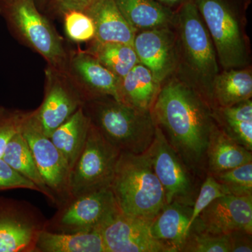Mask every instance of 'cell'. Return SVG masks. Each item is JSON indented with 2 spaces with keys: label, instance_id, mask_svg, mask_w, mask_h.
<instances>
[{
  "label": "cell",
  "instance_id": "obj_1",
  "mask_svg": "<svg viewBox=\"0 0 252 252\" xmlns=\"http://www.w3.org/2000/svg\"><path fill=\"white\" fill-rule=\"evenodd\" d=\"M152 113L156 124L186 165L204 180L207 145L215 124L213 110L206 101L172 76L162 84Z\"/></svg>",
  "mask_w": 252,
  "mask_h": 252
},
{
  "label": "cell",
  "instance_id": "obj_2",
  "mask_svg": "<svg viewBox=\"0 0 252 252\" xmlns=\"http://www.w3.org/2000/svg\"><path fill=\"white\" fill-rule=\"evenodd\" d=\"M172 26L177 44L174 76L198 93L211 107L212 86L220 72V64L213 41L194 0L178 8Z\"/></svg>",
  "mask_w": 252,
  "mask_h": 252
},
{
  "label": "cell",
  "instance_id": "obj_3",
  "mask_svg": "<svg viewBox=\"0 0 252 252\" xmlns=\"http://www.w3.org/2000/svg\"><path fill=\"white\" fill-rule=\"evenodd\" d=\"M122 213L152 222L167 205L148 154L122 152L110 185Z\"/></svg>",
  "mask_w": 252,
  "mask_h": 252
},
{
  "label": "cell",
  "instance_id": "obj_4",
  "mask_svg": "<svg viewBox=\"0 0 252 252\" xmlns=\"http://www.w3.org/2000/svg\"><path fill=\"white\" fill-rule=\"evenodd\" d=\"M83 107L91 124L121 152L144 153L155 138L152 111L134 108L108 96L87 101Z\"/></svg>",
  "mask_w": 252,
  "mask_h": 252
},
{
  "label": "cell",
  "instance_id": "obj_5",
  "mask_svg": "<svg viewBox=\"0 0 252 252\" xmlns=\"http://www.w3.org/2000/svg\"><path fill=\"white\" fill-rule=\"evenodd\" d=\"M13 33L42 56L48 65L65 72L68 53L52 25L39 12L35 0H14L0 6Z\"/></svg>",
  "mask_w": 252,
  "mask_h": 252
},
{
  "label": "cell",
  "instance_id": "obj_6",
  "mask_svg": "<svg viewBox=\"0 0 252 252\" xmlns=\"http://www.w3.org/2000/svg\"><path fill=\"white\" fill-rule=\"evenodd\" d=\"M211 36L223 69L243 68L248 63L241 22L228 0H194Z\"/></svg>",
  "mask_w": 252,
  "mask_h": 252
},
{
  "label": "cell",
  "instance_id": "obj_7",
  "mask_svg": "<svg viewBox=\"0 0 252 252\" xmlns=\"http://www.w3.org/2000/svg\"><path fill=\"white\" fill-rule=\"evenodd\" d=\"M121 153L91 122L84 148L70 171L71 199L110 187Z\"/></svg>",
  "mask_w": 252,
  "mask_h": 252
},
{
  "label": "cell",
  "instance_id": "obj_8",
  "mask_svg": "<svg viewBox=\"0 0 252 252\" xmlns=\"http://www.w3.org/2000/svg\"><path fill=\"white\" fill-rule=\"evenodd\" d=\"M147 153L163 189L167 205L177 202L193 207L201 180L186 165L158 126Z\"/></svg>",
  "mask_w": 252,
  "mask_h": 252
},
{
  "label": "cell",
  "instance_id": "obj_9",
  "mask_svg": "<svg viewBox=\"0 0 252 252\" xmlns=\"http://www.w3.org/2000/svg\"><path fill=\"white\" fill-rule=\"evenodd\" d=\"M21 132L47 188L55 198L58 195L63 201L69 200L70 169L50 137L44 135L34 110L27 112Z\"/></svg>",
  "mask_w": 252,
  "mask_h": 252
},
{
  "label": "cell",
  "instance_id": "obj_10",
  "mask_svg": "<svg viewBox=\"0 0 252 252\" xmlns=\"http://www.w3.org/2000/svg\"><path fill=\"white\" fill-rule=\"evenodd\" d=\"M42 103L34 110L44 135L50 137L66 122L84 101L77 86L65 72L47 65Z\"/></svg>",
  "mask_w": 252,
  "mask_h": 252
},
{
  "label": "cell",
  "instance_id": "obj_11",
  "mask_svg": "<svg viewBox=\"0 0 252 252\" xmlns=\"http://www.w3.org/2000/svg\"><path fill=\"white\" fill-rule=\"evenodd\" d=\"M69 201L58 220L62 232L101 230L122 213L110 187L89 192Z\"/></svg>",
  "mask_w": 252,
  "mask_h": 252
},
{
  "label": "cell",
  "instance_id": "obj_12",
  "mask_svg": "<svg viewBox=\"0 0 252 252\" xmlns=\"http://www.w3.org/2000/svg\"><path fill=\"white\" fill-rule=\"evenodd\" d=\"M132 46L140 63L148 68L161 85L175 75L177 44L173 26L139 32Z\"/></svg>",
  "mask_w": 252,
  "mask_h": 252
},
{
  "label": "cell",
  "instance_id": "obj_13",
  "mask_svg": "<svg viewBox=\"0 0 252 252\" xmlns=\"http://www.w3.org/2000/svg\"><path fill=\"white\" fill-rule=\"evenodd\" d=\"M190 228L214 235H228L236 230L252 233V196L225 195L215 199Z\"/></svg>",
  "mask_w": 252,
  "mask_h": 252
},
{
  "label": "cell",
  "instance_id": "obj_14",
  "mask_svg": "<svg viewBox=\"0 0 252 252\" xmlns=\"http://www.w3.org/2000/svg\"><path fill=\"white\" fill-rule=\"evenodd\" d=\"M65 72L85 102L106 96L118 100L120 79L86 51L79 50L68 54Z\"/></svg>",
  "mask_w": 252,
  "mask_h": 252
},
{
  "label": "cell",
  "instance_id": "obj_15",
  "mask_svg": "<svg viewBox=\"0 0 252 252\" xmlns=\"http://www.w3.org/2000/svg\"><path fill=\"white\" fill-rule=\"evenodd\" d=\"M152 222L119 214L100 230L106 251L169 252L151 233Z\"/></svg>",
  "mask_w": 252,
  "mask_h": 252
},
{
  "label": "cell",
  "instance_id": "obj_16",
  "mask_svg": "<svg viewBox=\"0 0 252 252\" xmlns=\"http://www.w3.org/2000/svg\"><path fill=\"white\" fill-rule=\"evenodd\" d=\"M44 229L20 205L0 200V252H35L38 235Z\"/></svg>",
  "mask_w": 252,
  "mask_h": 252
},
{
  "label": "cell",
  "instance_id": "obj_17",
  "mask_svg": "<svg viewBox=\"0 0 252 252\" xmlns=\"http://www.w3.org/2000/svg\"><path fill=\"white\" fill-rule=\"evenodd\" d=\"M94 21V40L133 44L137 32L127 23L114 0H94L85 10Z\"/></svg>",
  "mask_w": 252,
  "mask_h": 252
},
{
  "label": "cell",
  "instance_id": "obj_18",
  "mask_svg": "<svg viewBox=\"0 0 252 252\" xmlns=\"http://www.w3.org/2000/svg\"><path fill=\"white\" fill-rule=\"evenodd\" d=\"M193 207L172 202L159 212L151 223V233L169 252H180L188 233Z\"/></svg>",
  "mask_w": 252,
  "mask_h": 252
},
{
  "label": "cell",
  "instance_id": "obj_19",
  "mask_svg": "<svg viewBox=\"0 0 252 252\" xmlns=\"http://www.w3.org/2000/svg\"><path fill=\"white\" fill-rule=\"evenodd\" d=\"M161 86L148 68L138 63L119 79L118 101L140 110L152 111Z\"/></svg>",
  "mask_w": 252,
  "mask_h": 252
},
{
  "label": "cell",
  "instance_id": "obj_20",
  "mask_svg": "<svg viewBox=\"0 0 252 252\" xmlns=\"http://www.w3.org/2000/svg\"><path fill=\"white\" fill-rule=\"evenodd\" d=\"M250 162H252V152L230 139L215 124L207 148V175H215Z\"/></svg>",
  "mask_w": 252,
  "mask_h": 252
},
{
  "label": "cell",
  "instance_id": "obj_21",
  "mask_svg": "<svg viewBox=\"0 0 252 252\" xmlns=\"http://www.w3.org/2000/svg\"><path fill=\"white\" fill-rule=\"evenodd\" d=\"M36 252H107L100 230L49 231L45 228L38 235Z\"/></svg>",
  "mask_w": 252,
  "mask_h": 252
},
{
  "label": "cell",
  "instance_id": "obj_22",
  "mask_svg": "<svg viewBox=\"0 0 252 252\" xmlns=\"http://www.w3.org/2000/svg\"><path fill=\"white\" fill-rule=\"evenodd\" d=\"M252 73L249 68H233L220 71L212 86V110L234 105L252 99Z\"/></svg>",
  "mask_w": 252,
  "mask_h": 252
},
{
  "label": "cell",
  "instance_id": "obj_23",
  "mask_svg": "<svg viewBox=\"0 0 252 252\" xmlns=\"http://www.w3.org/2000/svg\"><path fill=\"white\" fill-rule=\"evenodd\" d=\"M127 23L136 32L172 26L175 12L155 0H114Z\"/></svg>",
  "mask_w": 252,
  "mask_h": 252
},
{
  "label": "cell",
  "instance_id": "obj_24",
  "mask_svg": "<svg viewBox=\"0 0 252 252\" xmlns=\"http://www.w3.org/2000/svg\"><path fill=\"white\" fill-rule=\"evenodd\" d=\"M83 106L50 136L67 162L70 171L84 148L91 125L90 119Z\"/></svg>",
  "mask_w": 252,
  "mask_h": 252
},
{
  "label": "cell",
  "instance_id": "obj_25",
  "mask_svg": "<svg viewBox=\"0 0 252 252\" xmlns=\"http://www.w3.org/2000/svg\"><path fill=\"white\" fill-rule=\"evenodd\" d=\"M1 158L18 173L33 182L39 189L40 193L53 202L56 201L54 195L44 183L27 141L21 130L15 134L6 144Z\"/></svg>",
  "mask_w": 252,
  "mask_h": 252
},
{
  "label": "cell",
  "instance_id": "obj_26",
  "mask_svg": "<svg viewBox=\"0 0 252 252\" xmlns=\"http://www.w3.org/2000/svg\"><path fill=\"white\" fill-rule=\"evenodd\" d=\"M85 50L118 78L124 77L140 63L133 46L117 42L91 41Z\"/></svg>",
  "mask_w": 252,
  "mask_h": 252
},
{
  "label": "cell",
  "instance_id": "obj_27",
  "mask_svg": "<svg viewBox=\"0 0 252 252\" xmlns=\"http://www.w3.org/2000/svg\"><path fill=\"white\" fill-rule=\"evenodd\" d=\"M213 118L225 135L252 152V114L248 109L242 106L215 109Z\"/></svg>",
  "mask_w": 252,
  "mask_h": 252
},
{
  "label": "cell",
  "instance_id": "obj_28",
  "mask_svg": "<svg viewBox=\"0 0 252 252\" xmlns=\"http://www.w3.org/2000/svg\"><path fill=\"white\" fill-rule=\"evenodd\" d=\"M212 175L227 195L252 196V162Z\"/></svg>",
  "mask_w": 252,
  "mask_h": 252
},
{
  "label": "cell",
  "instance_id": "obj_29",
  "mask_svg": "<svg viewBox=\"0 0 252 252\" xmlns=\"http://www.w3.org/2000/svg\"><path fill=\"white\" fill-rule=\"evenodd\" d=\"M230 252L228 235H214L190 228L181 252Z\"/></svg>",
  "mask_w": 252,
  "mask_h": 252
},
{
  "label": "cell",
  "instance_id": "obj_30",
  "mask_svg": "<svg viewBox=\"0 0 252 252\" xmlns=\"http://www.w3.org/2000/svg\"><path fill=\"white\" fill-rule=\"evenodd\" d=\"M64 29L69 40L75 43L94 40L95 29L94 21L85 11H68L63 15Z\"/></svg>",
  "mask_w": 252,
  "mask_h": 252
},
{
  "label": "cell",
  "instance_id": "obj_31",
  "mask_svg": "<svg viewBox=\"0 0 252 252\" xmlns=\"http://www.w3.org/2000/svg\"><path fill=\"white\" fill-rule=\"evenodd\" d=\"M225 195L227 193L223 187L212 175H207L200 185L198 195L193 204L188 232L194 220L213 200Z\"/></svg>",
  "mask_w": 252,
  "mask_h": 252
},
{
  "label": "cell",
  "instance_id": "obj_32",
  "mask_svg": "<svg viewBox=\"0 0 252 252\" xmlns=\"http://www.w3.org/2000/svg\"><path fill=\"white\" fill-rule=\"evenodd\" d=\"M27 112L0 106V158L11 137L19 132Z\"/></svg>",
  "mask_w": 252,
  "mask_h": 252
},
{
  "label": "cell",
  "instance_id": "obj_33",
  "mask_svg": "<svg viewBox=\"0 0 252 252\" xmlns=\"http://www.w3.org/2000/svg\"><path fill=\"white\" fill-rule=\"evenodd\" d=\"M25 189L40 192L33 182L8 165L0 158V190L9 189Z\"/></svg>",
  "mask_w": 252,
  "mask_h": 252
},
{
  "label": "cell",
  "instance_id": "obj_34",
  "mask_svg": "<svg viewBox=\"0 0 252 252\" xmlns=\"http://www.w3.org/2000/svg\"><path fill=\"white\" fill-rule=\"evenodd\" d=\"M94 0H49L51 8L57 14L61 15L68 11H84Z\"/></svg>",
  "mask_w": 252,
  "mask_h": 252
},
{
  "label": "cell",
  "instance_id": "obj_35",
  "mask_svg": "<svg viewBox=\"0 0 252 252\" xmlns=\"http://www.w3.org/2000/svg\"><path fill=\"white\" fill-rule=\"evenodd\" d=\"M252 235L245 230H236L228 234L230 252H252Z\"/></svg>",
  "mask_w": 252,
  "mask_h": 252
},
{
  "label": "cell",
  "instance_id": "obj_36",
  "mask_svg": "<svg viewBox=\"0 0 252 252\" xmlns=\"http://www.w3.org/2000/svg\"><path fill=\"white\" fill-rule=\"evenodd\" d=\"M155 1L172 9L175 6H177L179 8L182 5L185 4L189 1H193V0H155Z\"/></svg>",
  "mask_w": 252,
  "mask_h": 252
},
{
  "label": "cell",
  "instance_id": "obj_37",
  "mask_svg": "<svg viewBox=\"0 0 252 252\" xmlns=\"http://www.w3.org/2000/svg\"><path fill=\"white\" fill-rule=\"evenodd\" d=\"M14 1V0H0V6L3 4H7V3L11 2V1Z\"/></svg>",
  "mask_w": 252,
  "mask_h": 252
}]
</instances>
